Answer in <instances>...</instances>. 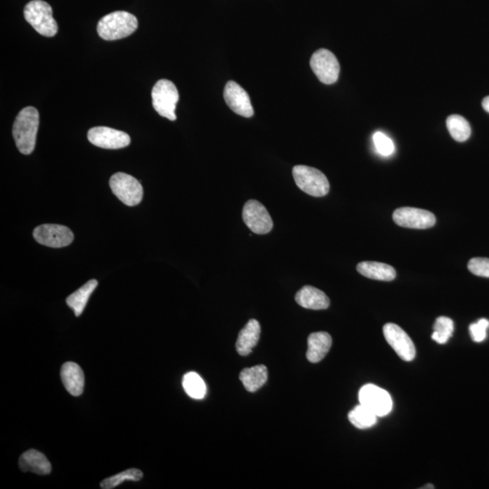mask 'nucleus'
Masks as SVG:
<instances>
[{
  "label": "nucleus",
  "instance_id": "1",
  "mask_svg": "<svg viewBox=\"0 0 489 489\" xmlns=\"http://www.w3.org/2000/svg\"><path fill=\"white\" fill-rule=\"evenodd\" d=\"M38 126L39 113L35 107H26L18 113L13 125V137L22 155H31L35 150Z\"/></svg>",
  "mask_w": 489,
  "mask_h": 489
},
{
  "label": "nucleus",
  "instance_id": "2",
  "mask_svg": "<svg viewBox=\"0 0 489 489\" xmlns=\"http://www.w3.org/2000/svg\"><path fill=\"white\" fill-rule=\"evenodd\" d=\"M137 29L136 17L126 11H115L106 15L97 24L98 35L107 41L127 38Z\"/></svg>",
  "mask_w": 489,
  "mask_h": 489
},
{
  "label": "nucleus",
  "instance_id": "3",
  "mask_svg": "<svg viewBox=\"0 0 489 489\" xmlns=\"http://www.w3.org/2000/svg\"><path fill=\"white\" fill-rule=\"evenodd\" d=\"M24 18L40 35L52 38L57 35L58 26L53 17V9L48 3L33 0L26 6Z\"/></svg>",
  "mask_w": 489,
  "mask_h": 489
},
{
  "label": "nucleus",
  "instance_id": "4",
  "mask_svg": "<svg viewBox=\"0 0 489 489\" xmlns=\"http://www.w3.org/2000/svg\"><path fill=\"white\" fill-rule=\"evenodd\" d=\"M293 177L297 187L310 196L324 197L330 190L327 178L318 169L306 165L295 166Z\"/></svg>",
  "mask_w": 489,
  "mask_h": 489
},
{
  "label": "nucleus",
  "instance_id": "5",
  "mask_svg": "<svg viewBox=\"0 0 489 489\" xmlns=\"http://www.w3.org/2000/svg\"><path fill=\"white\" fill-rule=\"evenodd\" d=\"M153 106L160 115L171 121L177 119L176 106L179 101V92L173 83L162 79L157 82L152 91Z\"/></svg>",
  "mask_w": 489,
  "mask_h": 489
},
{
  "label": "nucleus",
  "instance_id": "6",
  "mask_svg": "<svg viewBox=\"0 0 489 489\" xmlns=\"http://www.w3.org/2000/svg\"><path fill=\"white\" fill-rule=\"evenodd\" d=\"M111 190L124 204L134 207L143 199V189L141 184L131 175L117 172L110 179Z\"/></svg>",
  "mask_w": 489,
  "mask_h": 489
},
{
  "label": "nucleus",
  "instance_id": "7",
  "mask_svg": "<svg viewBox=\"0 0 489 489\" xmlns=\"http://www.w3.org/2000/svg\"><path fill=\"white\" fill-rule=\"evenodd\" d=\"M311 69L323 84H334L339 78L340 64L336 57L327 49L315 52L311 57Z\"/></svg>",
  "mask_w": 489,
  "mask_h": 489
},
{
  "label": "nucleus",
  "instance_id": "8",
  "mask_svg": "<svg viewBox=\"0 0 489 489\" xmlns=\"http://www.w3.org/2000/svg\"><path fill=\"white\" fill-rule=\"evenodd\" d=\"M243 220L252 232L258 235L271 232L274 226L271 216L260 201L250 199L246 203L242 212Z\"/></svg>",
  "mask_w": 489,
  "mask_h": 489
},
{
  "label": "nucleus",
  "instance_id": "9",
  "mask_svg": "<svg viewBox=\"0 0 489 489\" xmlns=\"http://www.w3.org/2000/svg\"><path fill=\"white\" fill-rule=\"evenodd\" d=\"M360 404L365 406L378 417L388 415L392 410V399L388 392L374 384H366L359 392Z\"/></svg>",
  "mask_w": 489,
  "mask_h": 489
},
{
  "label": "nucleus",
  "instance_id": "10",
  "mask_svg": "<svg viewBox=\"0 0 489 489\" xmlns=\"http://www.w3.org/2000/svg\"><path fill=\"white\" fill-rule=\"evenodd\" d=\"M33 236L40 245L48 248L67 247L73 241V234L71 229L57 224H44L36 227Z\"/></svg>",
  "mask_w": 489,
  "mask_h": 489
},
{
  "label": "nucleus",
  "instance_id": "11",
  "mask_svg": "<svg viewBox=\"0 0 489 489\" xmlns=\"http://www.w3.org/2000/svg\"><path fill=\"white\" fill-rule=\"evenodd\" d=\"M393 221L398 226L413 229H426L435 226L436 217L421 208L404 207L393 212Z\"/></svg>",
  "mask_w": 489,
  "mask_h": 489
},
{
  "label": "nucleus",
  "instance_id": "12",
  "mask_svg": "<svg viewBox=\"0 0 489 489\" xmlns=\"http://www.w3.org/2000/svg\"><path fill=\"white\" fill-rule=\"evenodd\" d=\"M383 334L387 343L395 350L399 358L405 362L413 361L416 349L407 333L395 324H386L383 326Z\"/></svg>",
  "mask_w": 489,
  "mask_h": 489
},
{
  "label": "nucleus",
  "instance_id": "13",
  "mask_svg": "<svg viewBox=\"0 0 489 489\" xmlns=\"http://www.w3.org/2000/svg\"><path fill=\"white\" fill-rule=\"evenodd\" d=\"M87 137L92 144L103 149H122L131 143V138L126 132L104 126L90 129Z\"/></svg>",
  "mask_w": 489,
  "mask_h": 489
},
{
  "label": "nucleus",
  "instance_id": "14",
  "mask_svg": "<svg viewBox=\"0 0 489 489\" xmlns=\"http://www.w3.org/2000/svg\"><path fill=\"white\" fill-rule=\"evenodd\" d=\"M224 99H225L227 106L236 115L246 117V118L254 115V109L252 107L248 94L236 82L227 83L225 89H224Z\"/></svg>",
  "mask_w": 489,
  "mask_h": 489
},
{
  "label": "nucleus",
  "instance_id": "15",
  "mask_svg": "<svg viewBox=\"0 0 489 489\" xmlns=\"http://www.w3.org/2000/svg\"><path fill=\"white\" fill-rule=\"evenodd\" d=\"M61 380L71 395L78 397L84 392L85 374L76 362H67L61 368Z\"/></svg>",
  "mask_w": 489,
  "mask_h": 489
},
{
  "label": "nucleus",
  "instance_id": "16",
  "mask_svg": "<svg viewBox=\"0 0 489 489\" xmlns=\"http://www.w3.org/2000/svg\"><path fill=\"white\" fill-rule=\"evenodd\" d=\"M295 301L304 309L324 310L330 306V300L324 292L318 288L306 285L295 295Z\"/></svg>",
  "mask_w": 489,
  "mask_h": 489
},
{
  "label": "nucleus",
  "instance_id": "17",
  "mask_svg": "<svg viewBox=\"0 0 489 489\" xmlns=\"http://www.w3.org/2000/svg\"><path fill=\"white\" fill-rule=\"evenodd\" d=\"M260 323L255 319L249 320L245 327L239 332L236 343V352L242 356L248 355L260 341Z\"/></svg>",
  "mask_w": 489,
  "mask_h": 489
},
{
  "label": "nucleus",
  "instance_id": "18",
  "mask_svg": "<svg viewBox=\"0 0 489 489\" xmlns=\"http://www.w3.org/2000/svg\"><path fill=\"white\" fill-rule=\"evenodd\" d=\"M20 467L23 472H32L45 476L50 474L52 467L44 454L36 450H29L20 458Z\"/></svg>",
  "mask_w": 489,
  "mask_h": 489
},
{
  "label": "nucleus",
  "instance_id": "19",
  "mask_svg": "<svg viewBox=\"0 0 489 489\" xmlns=\"http://www.w3.org/2000/svg\"><path fill=\"white\" fill-rule=\"evenodd\" d=\"M307 344H309V348H307L306 358L310 362L316 364L321 362L330 350L332 337L325 332H318L309 335Z\"/></svg>",
  "mask_w": 489,
  "mask_h": 489
},
{
  "label": "nucleus",
  "instance_id": "20",
  "mask_svg": "<svg viewBox=\"0 0 489 489\" xmlns=\"http://www.w3.org/2000/svg\"><path fill=\"white\" fill-rule=\"evenodd\" d=\"M357 271L362 276L380 281H392L396 278V270L390 264L364 261L357 264Z\"/></svg>",
  "mask_w": 489,
  "mask_h": 489
},
{
  "label": "nucleus",
  "instance_id": "21",
  "mask_svg": "<svg viewBox=\"0 0 489 489\" xmlns=\"http://www.w3.org/2000/svg\"><path fill=\"white\" fill-rule=\"evenodd\" d=\"M267 368L264 365H257L251 368H246L239 374L243 385L248 392H255L267 383Z\"/></svg>",
  "mask_w": 489,
  "mask_h": 489
},
{
  "label": "nucleus",
  "instance_id": "22",
  "mask_svg": "<svg viewBox=\"0 0 489 489\" xmlns=\"http://www.w3.org/2000/svg\"><path fill=\"white\" fill-rule=\"evenodd\" d=\"M97 285V280H89L85 285L66 298L67 306L73 310L76 316H78V318L84 312L86 304H87L89 298H90L91 295L93 294Z\"/></svg>",
  "mask_w": 489,
  "mask_h": 489
},
{
  "label": "nucleus",
  "instance_id": "23",
  "mask_svg": "<svg viewBox=\"0 0 489 489\" xmlns=\"http://www.w3.org/2000/svg\"><path fill=\"white\" fill-rule=\"evenodd\" d=\"M447 127L455 141L463 143L470 137L472 127L469 122L464 117L453 115L448 117Z\"/></svg>",
  "mask_w": 489,
  "mask_h": 489
},
{
  "label": "nucleus",
  "instance_id": "24",
  "mask_svg": "<svg viewBox=\"0 0 489 489\" xmlns=\"http://www.w3.org/2000/svg\"><path fill=\"white\" fill-rule=\"evenodd\" d=\"M377 415L369 410L365 406L360 404L356 406L348 414L350 423L357 429H368L373 427L377 423Z\"/></svg>",
  "mask_w": 489,
  "mask_h": 489
},
{
  "label": "nucleus",
  "instance_id": "25",
  "mask_svg": "<svg viewBox=\"0 0 489 489\" xmlns=\"http://www.w3.org/2000/svg\"><path fill=\"white\" fill-rule=\"evenodd\" d=\"M183 385L187 395L192 399H201L207 393L205 381L194 371H190L184 375Z\"/></svg>",
  "mask_w": 489,
  "mask_h": 489
},
{
  "label": "nucleus",
  "instance_id": "26",
  "mask_svg": "<svg viewBox=\"0 0 489 489\" xmlns=\"http://www.w3.org/2000/svg\"><path fill=\"white\" fill-rule=\"evenodd\" d=\"M143 478V473L140 469H130L125 470L117 475L110 476L101 482V488L103 489H112L121 485L125 481H140Z\"/></svg>",
  "mask_w": 489,
  "mask_h": 489
},
{
  "label": "nucleus",
  "instance_id": "27",
  "mask_svg": "<svg viewBox=\"0 0 489 489\" xmlns=\"http://www.w3.org/2000/svg\"><path fill=\"white\" fill-rule=\"evenodd\" d=\"M433 328L434 333L432 334V339L439 344H445L453 334L454 323L451 318L439 316L437 318Z\"/></svg>",
  "mask_w": 489,
  "mask_h": 489
},
{
  "label": "nucleus",
  "instance_id": "28",
  "mask_svg": "<svg viewBox=\"0 0 489 489\" xmlns=\"http://www.w3.org/2000/svg\"><path fill=\"white\" fill-rule=\"evenodd\" d=\"M374 143L378 153L381 155L390 156L395 152V144L383 132H378L374 134Z\"/></svg>",
  "mask_w": 489,
  "mask_h": 489
},
{
  "label": "nucleus",
  "instance_id": "29",
  "mask_svg": "<svg viewBox=\"0 0 489 489\" xmlns=\"http://www.w3.org/2000/svg\"><path fill=\"white\" fill-rule=\"evenodd\" d=\"M467 269L473 275L489 278V258L474 257L467 264Z\"/></svg>",
  "mask_w": 489,
  "mask_h": 489
},
{
  "label": "nucleus",
  "instance_id": "30",
  "mask_svg": "<svg viewBox=\"0 0 489 489\" xmlns=\"http://www.w3.org/2000/svg\"><path fill=\"white\" fill-rule=\"evenodd\" d=\"M489 327L488 319L482 318L475 324L470 325L469 331L474 342L481 343L487 338V330Z\"/></svg>",
  "mask_w": 489,
  "mask_h": 489
},
{
  "label": "nucleus",
  "instance_id": "31",
  "mask_svg": "<svg viewBox=\"0 0 489 489\" xmlns=\"http://www.w3.org/2000/svg\"><path fill=\"white\" fill-rule=\"evenodd\" d=\"M482 106L485 111H487V112L489 113V97L484 98V100L482 101Z\"/></svg>",
  "mask_w": 489,
  "mask_h": 489
},
{
  "label": "nucleus",
  "instance_id": "32",
  "mask_svg": "<svg viewBox=\"0 0 489 489\" xmlns=\"http://www.w3.org/2000/svg\"><path fill=\"white\" fill-rule=\"evenodd\" d=\"M423 489H433V488H435V487H434V486H433L432 484H427L425 486V487H423Z\"/></svg>",
  "mask_w": 489,
  "mask_h": 489
}]
</instances>
